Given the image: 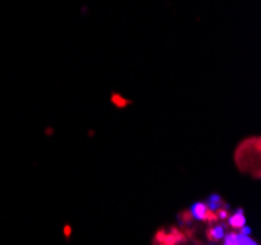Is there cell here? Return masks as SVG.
I'll return each mask as SVG.
<instances>
[{
	"label": "cell",
	"mask_w": 261,
	"mask_h": 245,
	"mask_svg": "<svg viewBox=\"0 0 261 245\" xmlns=\"http://www.w3.org/2000/svg\"><path fill=\"white\" fill-rule=\"evenodd\" d=\"M185 243V235L177 228L158 230L154 235V245H181Z\"/></svg>",
	"instance_id": "1"
},
{
	"label": "cell",
	"mask_w": 261,
	"mask_h": 245,
	"mask_svg": "<svg viewBox=\"0 0 261 245\" xmlns=\"http://www.w3.org/2000/svg\"><path fill=\"white\" fill-rule=\"evenodd\" d=\"M228 224H230V228L236 232V230H240L242 226H246V216H244V212L242 210H238L236 214H232L228 218Z\"/></svg>",
	"instance_id": "3"
},
{
	"label": "cell",
	"mask_w": 261,
	"mask_h": 245,
	"mask_svg": "<svg viewBox=\"0 0 261 245\" xmlns=\"http://www.w3.org/2000/svg\"><path fill=\"white\" fill-rule=\"evenodd\" d=\"M63 232H65V237H66V239H70V234H72L70 226H65V230H63Z\"/></svg>",
	"instance_id": "4"
},
{
	"label": "cell",
	"mask_w": 261,
	"mask_h": 245,
	"mask_svg": "<svg viewBox=\"0 0 261 245\" xmlns=\"http://www.w3.org/2000/svg\"><path fill=\"white\" fill-rule=\"evenodd\" d=\"M222 237H224V228H222V226L215 224L213 228H208L207 230V239L211 241V243L222 241Z\"/></svg>",
	"instance_id": "2"
}]
</instances>
